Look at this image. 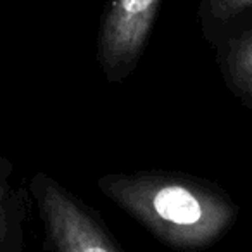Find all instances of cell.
<instances>
[{
    "mask_svg": "<svg viewBox=\"0 0 252 252\" xmlns=\"http://www.w3.org/2000/svg\"><path fill=\"white\" fill-rule=\"evenodd\" d=\"M97 187L162 245L197 252L220 242L238 218V206L220 185L180 171L109 173Z\"/></svg>",
    "mask_w": 252,
    "mask_h": 252,
    "instance_id": "cell-1",
    "label": "cell"
},
{
    "mask_svg": "<svg viewBox=\"0 0 252 252\" xmlns=\"http://www.w3.org/2000/svg\"><path fill=\"white\" fill-rule=\"evenodd\" d=\"M161 0H111L100 19L97 63L109 83H121L137 69Z\"/></svg>",
    "mask_w": 252,
    "mask_h": 252,
    "instance_id": "cell-3",
    "label": "cell"
},
{
    "mask_svg": "<svg viewBox=\"0 0 252 252\" xmlns=\"http://www.w3.org/2000/svg\"><path fill=\"white\" fill-rule=\"evenodd\" d=\"M251 14L252 0H200L197 9L202 35L213 49L251 23Z\"/></svg>",
    "mask_w": 252,
    "mask_h": 252,
    "instance_id": "cell-6",
    "label": "cell"
},
{
    "mask_svg": "<svg viewBox=\"0 0 252 252\" xmlns=\"http://www.w3.org/2000/svg\"><path fill=\"white\" fill-rule=\"evenodd\" d=\"M14 164L0 156V252H25L30 190L12 182Z\"/></svg>",
    "mask_w": 252,
    "mask_h": 252,
    "instance_id": "cell-4",
    "label": "cell"
},
{
    "mask_svg": "<svg viewBox=\"0 0 252 252\" xmlns=\"http://www.w3.org/2000/svg\"><path fill=\"white\" fill-rule=\"evenodd\" d=\"M30 195L49 252H125L100 214L49 173H35Z\"/></svg>",
    "mask_w": 252,
    "mask_h": 252,
    "instance_id": "cell-2",
    "label": "cell"
},
{
    "mask_svg": "<svg viewBox=\"0 0 252 252\" xmlns=\"http://www.w3.org/2000/svg\"><path fill=\"white\" fill-rule=\"evenodd\" d=\"M214 50L224 85L252 111V21L231 33Z\"/></svg>",
    "mask_w": 252,
    "mask_h": 252,
    "instance_id": "cell-5",
    "label": "cell"
}]
</instances>
